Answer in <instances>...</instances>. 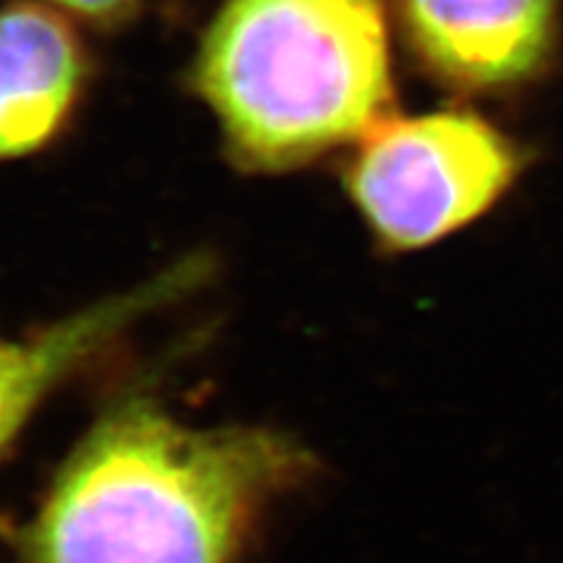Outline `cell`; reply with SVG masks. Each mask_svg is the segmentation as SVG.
Returning <instances> with one entry per match:
<instances>
[{
    "mask_svg": "<svg viewBox=\"0 0 563 563\" xmlns=\"http://www.w3.org/2000/svg\"><path fill=\"white\" fill-rule=\"evenodd\" d=\"M313 456L269 428H194L150 399L102 415L16 532V563H238Z\"/></svg>",
    "mask_w": 563,
    "mask_h": 563,
    "instance_id": "obj_1",
    "label": "cell"
},
{
    "mask_svg": "<svg viewBox=\"0 0 563 563\" xmlns=\"http://www.w3.org/2000/svg\"><path fill=\"white\" fill-rule=\"evenodd\" d=\"M194 87L238 167L311 165L394 115L386 3L228 0L201 40Z\"/></svg>",
    "mask_w": 563,
    "mask_h": 563,
    "instance_id": "obj_2",
    "label": "cell"
},
{
    "mask_svg": "<svg viewBox=\"0 0 563 563\" xmlns=\"http://www.w3.org/2000/svg\"><path fill=\"white\" fill-rule=\"evenodd\" d=\"M519 152L475 112L389 118L357 141L344 188L386 251H420L485 214L519 173Z\"/></svg>",
    "mask_w": 563,
    "mask_h": 563,
    "instance_id": "obj_3",
    "label": "cell"
},
{
    "mask_svg": "<svg viewBox=\"0 0 563 563\" xmlns=\"http://www.w3.org/2000/svg\"><path fill=\"white\" fill-rule=\"evenodd\" d=\"M412 53L456 89L517 84L553 45L555 0H394Z\"/></svg>",
    "mask_w": 563,
    "mask_h": 563,
    "instance_id": "obj_4",
    "label": "cell"
},
{
    "mask_svg": "<svg viewBox=\"0 0 563 563\" xmlns=\"http://www.w3.org/2000/svg\"><path fill=\"white\" fill-rule=\"evenodd\" d=\"M89 81V55L53 5L0 9V162L51 146Z\"/></svg>",
    "mask_w": 563,
    "mask_h": 563,
    "instance_id": "obj_5",
    "label": "cell"
},
{
    "mask_svg": "<svg viewBox=\"0 0 563 563\" xmlns=\"http://www.w3.org/2000/svg\"><path fill=\"white\" fill-rule=\"evenodd\" d=\"M203 277L207 264L188 258L136 290L100 300L24 340L0 336V454L70 373L108 347L141 316L186 295Z\"/></svg>",
    "mask_w": 563,
    "mask_h": 563,
    "instance_id": "obj_6",
    "label": "cell"
},
{
    "mask_svg": "<svg viewBox=\"0 0 563 563\" xmlns=\"http://www.w3.org/2000/svg\"><path fill=\"white\" fill-rule=\"evenodd\" d=\"M55 11L95 26H115L131 19L141 0H45Z\"/></svg>",
    "mask_w": 563,
    "mask_h": 563,
    "instance_id": "obj_7",
    "label": "cell"
}]
</instances>
